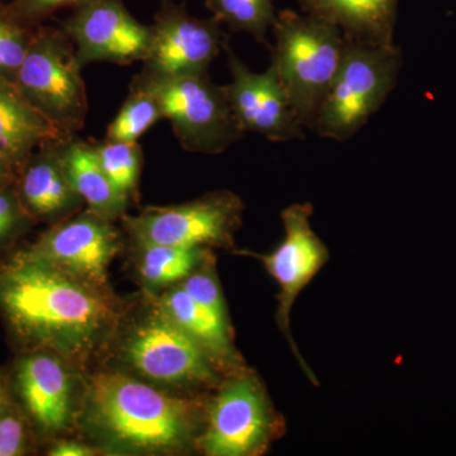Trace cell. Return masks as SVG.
Segmentation results:
<instances>
[{"label": "cell", "instance_id": "1", "mask_svg": "<svg viewBox=\"0 0 456 456\" xmlns=\"http://www.w3.org/2000/svg\"><path fill=\"white\" fill-rule=\"evenodd\" d=\"M0 310L20 338L65 355L92 349L112 320L94 285L20 255L0 273Z\"/></svg>", "mask_w": 456, "mask_h": 456}, {"label": "cell", "instance_id": "2", "mask_svg": "<svg viewBox=\"0 0 456 456\" xmlns=\"http://www.w3.org/2000/svg\"><path fill=\"white\" fill-rule=\"evenodd\" d=\"M272 62L303 127L314 122L334 82L345 38L334 23L293 9L278 12Z\"/></svg>", "mask_w": 456, "mask_h": 456}, {"label": "cell", "instance_id": "3", "mask_svg": "<svg viewBox=\"0 0 456 456\" xmlns=\"http://www.w3.org/2000/svg\"><path fill=\"white\" fill-rule=\"evenodd\" d=\"M90 411L110 439L134 449H178L191 428L184 402L122 374H102L93 380Z\"/></svg>", "mask_w": 456, "mask_h": 456}, {"label": "cell", "instance_id": "4", "mask_svg": "<svg viewBox=\"0 0 456 456\" xmlns=\"http://www.w3.org/2000/svg\"><path fill=\"white\" fill-rule=\"evenodd\" d=\"M402 65L403 55L395 44L369 45L345 38L340 66L314 131L338 142L351 139L386 103L397 86Z\"/></svg>", "mask_w": 456, "mask_h": 456}, {"label": "cell", "instance_id": "5", "mask_svg": "<svg viewBox=\"0 0 456 456\" xmlns=\"http://www.w3.org/2000/svg\"><path fill=\"white\" fill-rule=\"evenodd\" d=\"M132 82L158 99L164 119L189 152L221 154L244 137L224 86L213 83L208 73L158 77L142 71Z\"/></svg>", "mask_w": 456, "mask_h": 456}, {"label": "cell", "instance_id": "6", "mask_svg": "<svg viewBox=\"0 0 456 456\" xmlns=\"http://www.w3.org/2000/svg\"><path fill=\"white\" fill-rule=\"evenodd\" d=\"M73 41L64 31L32 33L14 84L57 130L74 137L84 127L88 97Z\"/></svg>", "mask_w": 456, "mask_h": 456}, {"label": "cell", "instance_id": "7", "mask_svg": "<svg viewBox=\"0 0 456 456\" xmlns=\"http://www.w3.org/2000/svg\"><path fill=\"white\" fill-rule=\"evenodd\" d=\"M242 209L244 204L235 194L217 191L178 206L149 207L126 218V226L140 246L202 248L228 244L241 221Z\"/></svg>", "mask_w": 456, "mask_h": 456}, {"label": "cell", "instance_id": "8", "mask_svg": "<svg viewBox=\"0 0 456 456\" xmlns=\"http://www.w3.org/2000/svg\"><path fill=\"white\" fill-rule=\"evenodd\" d=\"M314 207L310 203H294L281 212L284 239L274 251L255 255L279 285L277 322L294 355L312 382L316 377L297 350L290 334V312L302 290L314 281L329 260V250L312 230Z\"/></svg>", "mask_w": 456, "mask_h": 456}, {"label": "cell", "instance_id": "9", "mask_svg": "<svg viewBox=\"0 0 456 456\" xmlns=\"http://www.w3.org/2000/svg\"><path fill=\"white\" fill-rule=\"evenodd\" d=\"M74 9L62 31L73 41L80 65L145 62L151 47V26L140 23L122 0H88Z\"/></svg>", "mask_w": 456, "mask_h": 456}, {"label": "cell", "instance_id": "10", "mask_svg": "<svg viewBox=\"0 0 456 456\" xmlns=\"http://www.w3.org/2000/svg\"><path fill=\"white\" fill-rule=\"evenodd\" d=\"M215 18L191 16L184 3L160 0L143 73L158 77L208 73L227 37Z\"/></svg>", "mask_w": 456, "mask_h": 456}, {"label": "cell", "instance_id": "11", "mask_svg": "<svg viewBox=\"0 0 456 456\" xmlns=\"http://www.w3.org/2000/svg\"><path fill=\"white\" fill-rule=\"evenodd\" d=\"M119 248L121 240L110 221L88 211L56 224L20 255L101 287Z\"/></svg>", "mask_w": 456, "mask_h": 456}, {"label": "cell", "instance_id": "12", "mask_svg": "<svg viewBox=\"0 0 456 456\" xmlns=\"http://www.w3.org/2000/svg\"><path fill=\"white\" fill-rule=\"evenodd\" d=\"M231 82L224 86L233 116L240 128L261 134L273 142L305 139L289 97L270 64L263 73H254L236 56L228 41L224 44Z\"/></svg>", "mask_w": 456, "mask_h": 456}, {"label": "cell", "instance_id": "13", "mask_svg": "<svg viewBox=\"0 0 456 456\" xmlns=\"http://www.w3.org/2000/svg\"><path fill=\"white\" fill-rule=\"evenodd\" d=\"M272 415L259 384L250 378L228 382L213 399L202 449L211 456L253 454L268 441Z\"/></svg>", "mask_w": 456, "mask_h": 456}, {"label": "cell", "instance_id": "14", "mask_svg": "<svg viewBox=\"0 0 456 456\" xmlns=\"http://www.w3.org/2000/svg\"><path fill=\"white\" fill-rule=\"evenodd\" d=\"M125 350L132 367L149 379L164 383H203L213 379L208 354L160 312L137 327Z\"/></svg>", "mask_w": 456, "mask_h": 456}, {"label": "cell", "instance_id": "15", "mask_svg": "<svg viewBox=\"0 0 456 456\" xmlns=\"http://www.w3.org/2000/svg\"><path fill=\"white\" fill-rule=\"evenodd\" d=\"M16 382L27 412L38 428L59 431L71 412V380L61 362L49 354L35 353L20 360Z\"/></svg>", "mask_w": 456, "mask_h": 456}, {"label": "cell", "instance_id": "16", "mask_svg": "<svg viewBox=\"0 0 456 456\" xmlns=\"http://www.w3.org/2000/svg\"><path fill=\"white\" fill-rule=\"evenodd\" d=\"M62 141L38 147L20 167L22 173L17 196L32 217L44 220L61 217L83 203L66 175L61 155Z\"/></svg>", "mask_w": 456, "mask_h": 456}, {"label": "cell", "instance_id": "17", "mask_svg": "<svg viewBox=\"0 0 456 456\" xmlns=\"http://www.w3.org/2000/svg\"><path fill=\"white\" fill-rule=\"evenodd\" d=\"M66 139L16 84L0 77V154L9 163L20 169L38 147Z\"/></svg>", "mask_w": 456, "mask_h": 456}, {"label": "cell", "instance_id": "18", "mask_svg": "<svg viewBox=\"0 0 456 456\" xmlns=\"http://www.w3.org/2000/svg\"><path fill=\"white\" fill-rule=\"evenodd\" d=\"M303 13L314 14L341 29L346 40L395 44L399 0H296Z\"/></svg>", "mask_w": 456, "mask_h": 456}, {"label": "cell", "instance_id": "19", "mask_svg": "<svg viewBox=\"0 0 456 456\" xmlns=\"http://www.w3.org/2000/svg\"><path fill=\"white\" fill-rule=\"evenodd\" d=\"M61 155L71 187L88 206V211L112 221L125 215L128 200L118 193L102 169L92 143L70 137L62 141Z\"/></svg>", "mask_w": 456, "mask_h": 456}, {"label": "cell", "instance_id": "20", "mask_svg": "<svg viewBox=\"0 0 456 456\" xmlns=\"http://www.w3.org/2000/svg\"><path fill=\"white\" fill-rule=\"evenodd\" d=\"M160 314L196 340L211 360L224 364L235 362L227 323L200 307L182 287L164 294Z\"/></svg>", "mask_w": 456, "mask_h": 456}, {"label": "cell", "instance_id": "21", "mask_svg": "<svg viewBox=\"0 0 456 456\" xmlns=\"http://www.w3.org/2000/svg\"><path fill=\"white\" fill-rule=\"evenodd\" d=\"M207 9L221 25L232 32H246L268 46L266 35L277 20L273 0H204Z\"/></svg>", "mask_w": 456, "mask_h": 456}, {"label": "cell", "instance_id": "22", "mask_svg": "<svg viewBox=\"0 0 456 456\" xmlns=\"http://www.w3.org/2000/svg\"><path fill=\"white\" fill-rule=\"evenodd\" d=\"M160 119H164V113L158 99L143 86L132 82L130 94L108 126L106 139L139 142L141 137Z\"/></svg>", "mask_w": 456, "mask_h": 456}, {"label": "cell", "instance_id": "23", "mask_svg": "<svg viewBox=\"0 0 456 456\" xmlns=\"http://www.w3.org/2000/svg\"><path fill=\"white\" fill-rule=\"evenodd\" d=\"M140 248L141 277L155 287L184 281L194 272L200 256H202L200 248L165 245H143Z\"/></svg>", "mask_w": 456, "mask_h": 456}, {"label": "cell", "instance_id": "24", "mask_svg": "<svg viewBox=\"0 0 456 456\" xmlns=\"http://www.w3.org/2000/svg\"><path fill=\"white\" fill-rule=\"evenodd\" d=\"M102 169L118 191L119 194L130 200L139 188L142 170V149L139 142H119L103 141L92 143Z\"/></svg>", "mask_w": 456, "mask_h": 456}, {"label": "cell", "instance_id": "25", "mask_svg": "<svg viewBox=\"0 0 456 456\" xmlns=\"http://www.w3.org/2000/svg\"><path fill=\"white\" fill-rule=\"evenodd\" d=\"M32 33L9 12L0 11V77L14 83L27 55Z\"/></svg>", "mask_w": 456, "mask_h": 456}, {"label": "cell", "instance_id": "26", "mask_svg": "<svg viewBox=\"0 0 456 456\" xmlns=\"http://www.w3.org/2000/svg\"><path fill=\"white\" fill-rule=\"evenodd\" d=\"M180 287L200 307L227 323L226 305L220 284L211 272H193L183 281Z\"/></svg>", "mask_w": 456, "mask_h": 456}, {"label": "cell", "instance_id": "27", "mask_svg": "<svg viewBox=\"0 0 456 456\" xmlns=\"http://www.w3.org/2000/svg\"><path fill=\"white\" fill-rule=\"evenodd\" d=\"M28 217L17 194L8 185L0 187V244L22 230Z\"/></svg>", "mask_w": 456, "mask_h": 456}, {"label": "cell", "instance_id": "28", "mask_svg": "<svg viewBox=\"0 0 456 456\" xmlns=\"http://www.w3.org/2000/svg\"><path fill=\"white\" fill-rule=\"evenodd\" d=\"M25 448V424L16 412L5 406L0 410V456L20 455Z\"/></svg>", "mask_w": 456, "mask_h": 456}, {"label": "cell", "instance_id": "29", "mask_svg": "<svg viewBox=\"0 0 456 456\" xmlns=\"http://www.w3.org/2000/svg\"><path fill=\"white\" fill-rule=\"evenodd\" d=\"M88 0H14L9 13L20 22H33L49 17L62 8H77Z\"/></svg>", "mask_w": 456, "mask_h": 456}, {"label": "cell", "instance_id": "30", "mask_svg": "<svg viewBox=\"0 0 456 456\" xmlns=\"http://www.w3.org/2000/svg\"><path fill=\"white\" fill-rule=\"evenodd\" d=\"M92 449L80 445L77 443H61L51 449L50 455L53 456H86L92 455Z\"/></svg>", "mask_w": 456, "mask_h": 456}, {"label": "cell", "instance_id": "31", "mask_svg": "<svg viewBox=\"0 0 456 456\" xmlns=\"http://www.w3.org/2000/svg\"><path fill=\"white\" fill-rule=\"evenodd\" d=\"M14 170H16V167L9 163L4 156L0 154V187L9 185V183L13 179Z\"/></svg>", "mask_w": 456, "mask_h": 456}, {"label": "cell", "instance_id": "32", "mask_svg": "<svg viewBox=\"0 0 456 456\" xmlns=\"http://www.w3.org/2000/svg\"><path fill=\"white\" fill-rule=\"evenodd\" d=\"M5 406H8L7 395H5L4 387L0 382V410H3Z\"/></svg>", "mask_w": 456, "mask_h": 456}]
</instances>
